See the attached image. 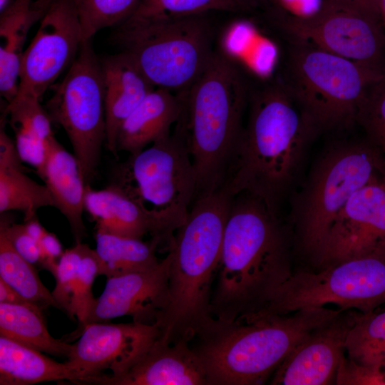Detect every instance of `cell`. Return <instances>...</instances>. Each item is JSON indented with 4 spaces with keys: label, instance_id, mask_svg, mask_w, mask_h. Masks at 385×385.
<instances>
[{
    "label": "cell",
    "instance_id": "1",
    "mask_svg": "<svg viewBox=\"0 0 385 385\" xmlns=\"http://www.w3.org/2000/svg\"><path fill=\"white\" fill-rule=\"evenodd\" d=\"M224 187L249 193L277 215L309 143L319 132L277 80L254 93Z\"/></svg>",
    "mask_w": 385,
    "mask_h": 385
},
{
    "label": "cell",
    "instance_id": "2",
    "mask_svg": "<svg viewBox=\"0 0 385 385\" xmlns=\"http://www.w3.org/2000/svg\"><path fill=\"white\" fill-rule=\"evenodd\" d=\"M289 272L277 215L254 195H235L223 234L212 317L231 324L256 312Z\"/></svg>",
    "mask_w": 385,
    "mask_h": 385
},
{
    "label": "cell",
    "instance_id": "3",
    "mask_svg": "<svg viewBox=\"0 0 385 385\" xmlns=\"http://www.w3.org/2000/svg\"><path fill=\"white\" fill-rule=\"evenodd\" d=\"M233 197L224 187L198 196L175 232L168 248L170 301L157 324L158 339L190 342L213 324L212 284Z\"/></svg>",
    "mask_w": 385,
    "mask_h": 385
},
{
    "label": "cell",
    "instance_id": "4",
    "mask_svg": "<svg viewBox=\"0 0 385 385\" xmlns=\"http://www.w3.org/2000/svg\"><path fill=\"white\" fill-rule=\"evenodd\" d=\"M342 312L324 307L231 324L215 319L192 348L208 385L262 384L310 332Z\"/></svg>",
    "mask_w": 385,
    "mask_h": 385
},
{
    "label": "cell",
    "instance_id": "5",
    "mask_svg": "<svg viewBox=\"0 0 385 385\" xmlns=\"http://www.w3.org/2000/svg\"><path fill=\"white\" fill-rule=\"evenodd\" d=\"M248 94L237 68L217 51L187 92L184 117L197 180L196 198L225 183L244 128Z\"/></svg>",
    "mask_w": 385,
    "mask_h": 385
},
{
    "label": "cell",
    "instance_id": "6",
    "mask_svg": "<svg viewBox=\"0 0 385 385\" xmlns=\"http://www.w3.org/2000/svg\"><path fill=\"white\" fill-rule=\"evenodd\" d=\"M384 73L316 47L290 42L278 80L320 133L355 124L368 88Z\"/></svg>",
    "mask_w": 385,
    "mask_h": 385
},
{
    "label": "cell",
    "instance_id": "7",
    "mask_svg": "<svg viewBox=\"0 0 385 385\" xmlns=\"http://www.w3.org/2000/svg\"><path fill=\"white\" fill-rule=\"evenodd\" d=\"M114 38L155 88L178 93L189 91L215 53L203 15L125 21Z\"/></svg>",
    "mask_w": 385,
    "mask_h": 385
},
{
    "label": "cell",
    "instance_id": "8",
    "mask_svg": "<svg viewBox=\"0 0 385 385\" xmlns=\"http://www.w3.org/2000/svg\"><path fill=\"white\" fill-rule=\"evenodd\" d=\"M384 173L385 159L367 139L337 141L320 155L293 209L300 242L313 260L349 197Z\"/></svg>",
    "mask_w": 385,
    "mask_h": 385
},
{
    "label": "cell",
    "instance_id": "9",
    "mask_svg": "<svg viewBox=\"0 0 385 385\" xmlns=\"http://www.w3.org/2000/svg\"><path fill=\"white\" fill-rule=\"evenodd\" d=\"M115 182L154 214L168 248L197 193L184 117L173 133L129 155Z\"/></svg>",
    "mask_w": 385,
    "mask_h": 385
},
{
    "label": "cell",
    "instance_id": "10",
    "mask_svg": "<svg viewBox=\"0 0 385 385\" xmlns=\"http://www.w3.org/2000/svg\"><path fill=\"white\" fill-rule=\"evenodd\" d=\"M385 303V255L371 253L327 266L317 272H291L270 290L261 308L240 321L336 304L366 313Z\"/></svg>",
    "mask_w": 385,
    "mask_h": 385
},
{
    "label": "cell",
    "instance_id": "11",
    "mask_svg": "<svg viewBox=\"0 0 385 385\" xmlns=\"http://www.w3.org/2000/svg\"><path fill=\"white\" fill-rule=\"evenodd\" d=\"M50 88L53 94L45 109L51 122L66 132L84 180L91 184L106 140L103 75L91 39L81 43L64 78Z\"/></svg>",
    "mask_w": 385,
    "mask_h": 385
},
{
    "label": "cell",
    "instance_id": "12",
    "mask_svg": "<svg viewBox=\"0 0 385 385\" xmlns=\"http://www.w3.org/2000/svg\"><path fill=\"white\" fill-rule=\"evenodd\" d=\"M277 25L290 42L385 71L381 19L344 0H323L312 13L283 17Z\"/></svg>",
    "mask_w": 385,
    "mask_h": 385
},
{
    "label": "cell",
    "instance_id": "13",
    "mask_svg": "<svg viewBox=\"0 0 385 385\" xmlns=\"http://www.w3.org/2000/svg\"><path fill=\"white\" fill-rule=\"evenodd\" d=\"M78 340L66 362L76 374L74 384H90L123 374L159 339L157 324L132 322H93L77 330Z\"/></svg>",
    "mask_w": 385,
    "mask_h": 385
},
{
    "label": "cell",
    "instance_id": "14",
    "mask_svg": "<svg viewBox=\"0 0 385 385\" xmlns=\"http://www.w3.org/2000/svg\"><path fill=\"white\" fill-rule=\"evenodd\" d=\"M83 42L81 23L71 0H53L24 51L17 95L41 99L77 55Z\"/></svg>",
    "mask_w": 385,
    "mask_h": 385
},
{
    "label": "cell",
    "instance_id": "15",
    "mask_svg": "<svg viewBox=\"0 0 385 385\" xmlns=\"http://www.w3.org/2000/svg\"><path fill=\"white\" fill-rule=\"evenodd\" d=\"M385 242V173L356 191L314 258L321 267L375 252Z\"/></svg>",
    "mask_w": 385,
    "mask_h": 385
},
{
    "label": "cell",
    "instance_id": "16",
    "mask_svg": "<svg viewBox=\"0 0 385 385\" xmlns=\"http://www.w3.org/2000/svg\"><path fill=\"white\" fill-rule=\"evenodd\" d=\"M168 253L150 270L107 278L101 294L94 299L82 326L93 322L130 316L133 322L157 324L169 301V266Z\"/></svg>",
    "mask_w": 385,
    "mask_h": 385
},
{
    "label": "cell",
    "instance_id": "17",
    "mask_svg": "<svg viewBox=\"0 0 385 385\" xmlns=\"http://www.w3.org/2000/svg\"><path fill=\"white\" fill-rule=\"evenodd\" d=\"M310 332L272 374L274 385H326L336 377L356 312L343 314Z\"/></svg>",
    "mask_w": 385,
    "mask_h": 385
},
{
    "label": "cell",
    "instance_id": "18",
    "mask_svg": "<svg viewBox=\"0 0 385 385\" xmlns=\"http://www.w3.org/2000/svg\"><path fill=\"white\" fill-rule=\"evenodd\" d=\"M91 384L208 385L203 364L189 342L170 344L160 339L123 374L99 378Z\"/></svg>",
    "mask_w": 385,
    "mask_h": 385
},
{
    "label": "cell",
    "instance_id": "19",
    "mask_svg": "<svg viewBox=\"0 0 385 385\" xmlns=\"http://www.w3.org/2000/svg\"><path fill=\"white\" fill-rule=\"evenodd\" d=\"M104 88L107 149L117 156L116 137L125 119L155 87L124 51L100 60Z\"/></svg>",
    "mask_w": 385,
    "mask_h": 385
},
{
    "label": "cell",
    "instance_id": "20",
    "mask_svg": "<svg viewBox=\"0 0 385 385\" xmlns=\"http://www.w3.org/2000/svg\"><path fill=\"white\" fill-rule=\"evenodd\" d=\"M84 208L96 222L98 231L141 240L150 235L162 245L154 214L116 182L100 190L86 185Z\"/></svg>",
    "mask_w": 385,
    "mask_h": 385
},
{
    "label": "cell",
    "instance_id": "21",
    "mask_svg": "<svg viewBox=\"0 0 385 385\" xmlns=\"http://www.w3.org/2000/svg\"><path fill=\"white\" fill-rule=\"evenodd\" d=\"M36 173L48 188L54 207L67 220L75 242H82L86 236L83 213L87 184L76 156L54 135L46 142V160Z\"/></svg>",
    "mask_w": 385,
    "mask_h": 385
},
{
    "label": "cell",
    "instance_id": "22",
    "mask_svg": "<svg viewBox=\"0 0 385 385\" xmlns=\"http://www.w3.org/2000/svg\"><path fill=\"white\" fill-rule=\"evenodd\" d=\"M186 94L155 88L130 113L116 137L117 152L136 154L170 135V128L183 117Z\"/></svg>",
    "mask_w": 385,
    "mask_h": 385
},
{
    "label": "cell",
    "instance_id": "23",
    "mask_svg": "<svg viewBox=\"0 0 385 385\" xmlns=\"http://www.w3.org/2000/svg\"><path fill=\"white\" fill-rule=\"evenodd\" d=\"M6 120L1 118L0 128V213L17 210L24 221L37 217L44 207H54L52 196L43 183L28 176L22 165L14 140L5 130Z\"/></svg>",
    "mask_w": 385,
    "mask_h": 385
},
{
    "label": "cell",
    "instance_id": "24",
    "mask_svg": "<svg viewBox=\"0 0 385 385\" xmlns=\"http://www.w3.org/2000/svg\"><path fill=\"white\" fill-rule=\"evenodd\" d=\"M46 11L35 0H11L0 14V94L10 103L17 95L24 46L32 26Z\"/></svg>",
    "mask_w": 385,
    "mask_h": 385
},
{
    "label": "cell",
    "instance_id": "25",
    "mask_svg": "<svg viewBox=\"0 0 385 385\" xmlns=\"http://www.w3.org/2000/svg\"><path fill=\"white\" fill-rule=\"evenodd\" d=\"M34 348L0 334V385L76 380L73 369Z\"/></svg>",
    "mask_w": 385,
    "mask_h": 385
},
{
    "label": "cell",
    "instance_id": "26",
    "mask_svg": "<svg viewBox=\"0 0 385 385\" xmlns=\"http://www.w3.org/2000/svg\"><path fill=\"white\" fill-rule=\"evenodd\" d=\"M32 95H16L4 108L14 135V143L21 160L39 170L46 160V142L53 135L51 120L41 103Z\"/></svg>",
    "mask_w": 385,
    "mask_h": 385
},
{
    "label": "cell",
    "instance_id": "27",
    "mask_svg": "<svg viewBox=\"0 0 385 385\" xmlns=\"http://www.w3.org/2000/svg\"><path fill=\"white\" fill-rule=\"evenodd\" d=\"M95 237L99 274L106 278L150 270L161 261L156 255L160 243L155 239L144 242L98 230Z\"/></svg>",
    "mask_w": 385,
    "mask_h": 385
},
{
    "label": "cell",
    "instance_id": "28",
    "mask_svg": "<svg viewBox=\"0 0 385 385\" xmlns=\"http://www.w3.org/2000/svg\"><path fill=\"white\" fill-rule=\"evenodd\" d=\"M42 310L29 302H0V334L43 353L67 359L73 344L56 339L49 333Z\"/></svg>",
    "mask_w": 385,
    "mask_h": 385
},
{
    "label": "cell",
    "instance_id": "29",
    "mask_svg": "<svg viewBox=\"0 0 385 385\" xmlns=\"http://www.w3.org/2000/svg\"><path fill=\"white\" fill-rule=\"evenodd\" d=\"M0 278L28 302L43 309L50 306L56 308L51 292L41 281L34 265L16 252L1 230Z\"/></svg>",
    "mask_w": 385,
    "mask_h": 385
},
{
    "label": "cell",
    "instance_id": "30",
    "mask_svg": "<svg viewBox=\"0 0 385 385\" xmlns=\"http://www.w3.org/2000/svg\"><path fill=\"white\" fill-rule=\"evenodd\" d=\"M345 349L349 357L369 366H385V309L355 313Z\"/></svg>",
    "mask_w": 385,
    "mask_h": 385
},
{
    "label": "cell",
    "instance_id": "31",
    "mask_svg": "<svg viewBox=\"0 0 385 385\" xmlns=\"http://www.w3.org/2000/svg\"><path fill=\"white\" fill-rule=\"evenodd\" d=\"M250 0H140L126 21L203 15L211 11L236 12L247 9Z\"/></svg>",
    "mask_w": 385,
    "mask_h": 385
},
{
    "label": "cell",
    "instance_id": "32",
    "mask_svg": "<svg viewBox=\"0 0 385 385\" xmlns=\"http://www.w3.org/2000/svg\"><path fill=\"white\" fill-rule=\"evenodd\" d=\"M77 10L83 41L100 30L120 26L133 14L140 0H71Z\"/></svg>",
    "mask_w": 385,
    "mask_h": 385
},
{
    "label": "cell",
    "instance_id": "33",
    "mask_svg": "<svg viewBox=\"0 0 385 385\" xmlns=\"http://www.w3.org/2000/svg\"><path fill=\"white\" fill-rule=\"evenodd\" d=\"M356 122L385 159V73L368 88Z\"/></svg>",
    "mask_w": 385,
    "mask_h": 385
},
{
    "label": "cell",
    "instance_id": "34",
    "mask_svg": "<svg viewBox=\"0 0 385 385\" xmlns=\"http://www.w3.org/2000/svg\"><path fill=\"white\" fill-rule=\"evenodd\" d=\"M99 275V265L96 250L83 243L82 254L73 290L68 317L76 318L80 327L85 322L95 297L93 284Z\"/></svg>",
    "mask_w": 385,
    "mask_h": 385
},
{
    "label": "cell",
    "instance_id": "35",
    "mask_svg": "<svg viewBox=\"0 0 385 385\" xmlns=\"http://www.w3.org/2000/svg\"><path fill=\"white\" fill-rule=\"evenodd\" d=\"M83 242L63 251L55 275L56 285L51 292L56 308L68 315L71 311L73 290L82 254Z\"/></svg>",
    "mask_w": 385,
    "mask_h": 385
},
{
    "label": "cell",
    "instance_id": "36",
    "mask_svg": "<svg viewBox=\"0 0 385 385\" xmlns=\"http://www.w3.org/2000/svg\"><path fill=\"white\" fill-rule=\"evenodd\" d=\"M335 382L339 385H385V369L361 364L344 355L337 368Z\"/></svg>",
    "mask_w": 385,
    "mask_h": 385
},
{
    "label": "cell",
    "instance_id": "37",
    "mask_svg": "<svg viewBox=\"0 0 385 385\" xmlns=\"http://www.w3.org/2000/svg\"><path fill=\"white\" fill-rule=\"evenodd\" d=\"M6 213H1L0 230L5 234L19 255L34 266H40L41 252L38 242L26 232L24 223L14 222Z\"/></svg>",
    "mask_w": 385,
    "mask_h": 385
},
{
    "label": "cell",
    "instance_id": "38",
    "mask_svg": "<svg viewBox=\"0 0 385 385\" xmlns=\"http://www.w3.org/2000/svg\"><path fill=\"white\" fill-rule=\"evenodd\" d=\"M41 252L40 266L56 274L58 260L63 253L62 245L54 233L46 231L38 241Z\"/></svg>",
    "mask_w": 385,
    "mask_h": 385
},
{
    "label": "cell",
    "instance_id": "39",
    "mask_svg": "<svg viewBox=\"0 0 385 385\" xmlns=\"http://www.w3.org/2000/svg\"><path fill=\"white\" fill-rule=\"evenodd\" d=\"M28 302L16 290L0 278V302L19 304Z\"/></svg>",
    "mask_w": 385,
    "mask_h": 385
},
{
    "label": "cell",
    "instance_id": "40",
    "mask_svg": "<svg viewBox=\"0 0 385 385\" xmlns=\"http://www.w3.org/2000/svg\"><path fill=\"white\" fill-rule=\"evenodd\" d=\"M357 7L370 13L371 14L380 17L379 0H344Z\"/></svg>",
    "mask_w": 385,
    "mask_h": 385
},
{
    "label": "cell",
    "instance_id": "41",
    "mask_svg": "<svg viewBox=\"0 0 385 385\" xmlns=\"http://www.w3.org/2000/svg\"><path fill=\"white\" fill-rule=\"evenodd\" d=\"M24 224L26 232L38 242L46 231L38 221V217L24 221Z\"/></svg>",
    "mask_w": 385,
    "mask_h": 385
},
{
    "label": "cell",
    "instance_id": "42",
    "mask_svg": "<svg viewBox=\"0 0 385 385\" xmlns=\"http://www.w3.org/2000/svg\"><path fill=\"white\" fill-rule=\"evenodd\" d=\"M380 17L385 29V0H379Z\"/></svg>",
    "mask_w": 385,
    "mask_h": 385
},
{
    "label": "cell",
    "instance_id": "43",
    "mask_svg": "<svg viewBox=\"0 0 385 385\" xmlns=\"http://www.w3.org/2000/svg\"><path fill=\"white\" fill-rule=\"evenodd\" d=\"M53 0H35L36 4L44 11H46Z\"/></svg>",
    "mask_w": 385,
    "mask_h": 385
},
{
    "label": "cell",
    "instance_id": "44",
    "mask_svg": "<svg viewBox=\"0 0 385 385\" xmlns=\"http://www.w3.org/2000/svg\"><path fill=\"white\" fill-rule=\"evenodd\" d=\"M11 0H0V11H2Z\"/></svg>",
    "mask_w": 385,
    "mask_h": 385
},
{
    "label": "cell",
    "instance_id": "45",
    "mask_svg": "<svg viewBox=\"0 0 385 385\" xmlns=\"http://www.w3.org/2000/svg\"><path fill=\"white\" fill-rule=\"evenodd\" d=\"M377 250H379L385 255V242L378 248Z\"/></svg>",
    "mask_w": 385,
    "mask_h": 385
},
{
    "label": "cell",
    "instance_id": "46",
    "mask_svg": "<svg viewBox=\"0 0 385 385\" xmlns=\"http://www.w3.org/2000/svg\"><path fill=\"white\" fill-rule=\"evenodd\" d=\"M384 369H385V366H384Z\"/></svg>",
    "mask_w": 385,
    "mask_h": 385
}]
</instances>
